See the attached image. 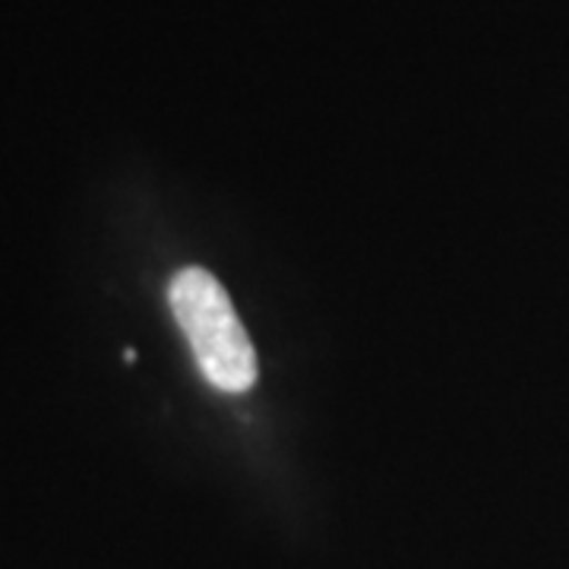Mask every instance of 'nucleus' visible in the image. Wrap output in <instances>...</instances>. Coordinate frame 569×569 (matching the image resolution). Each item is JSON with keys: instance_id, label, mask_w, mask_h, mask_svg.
<instances>
[{"instance_id": "obj_1", "label": "nucleus", "mask_w": 569, "mask_h": 569, "mask_svg": "<svg viewBox=\"0 0 569 569\" xmlns=\"http://www.w3.org/2000/svg\"><path fill=\"white\" fill-rule=\"evenodd\" d=\"M168 301L212 387L222 392H247L257 383V351L228 291L212 272L200 266L181 269L171 279Z\"/></svg>"}]
</instances>
